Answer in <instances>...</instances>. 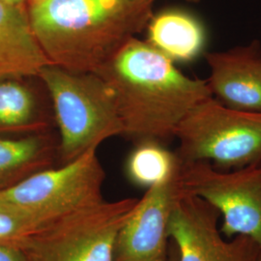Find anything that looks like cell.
Masks as SVG:
<instances>
[{"mask_svg":"<svg viewBox=\"0 0 261 261\" xmlns=\"http://www.w3.org/2000/svg\"><path fill=\"white\" fill-rule=\"evenodd\" d=\"M178 180L182 193L203 199L222 215V234L248 236L261 249V163L227 171L208 162L180 161Z\"/></svg>","mask_w":261,"mask_h":261,"instance_id":"obj_7","label":"cell"},{"mask_svg":"<svg viewBox=\"0 0 261 261\" xmlns=\"http://www.w3.org/2000/svg\"><path fill=\"white\" fill-rule=\"evenodd\" d=\"M188 2H192V3H198L200 0H186Z\"/></svg>","mask_w":261,"mask_h":261,"instance_id":"obj_20","label":"cell"},{"mask_svg":"<svg viewBox=\"0 0 261 261\" xmlns=\"http://www.w3.org/2000/svg\"><path fill=\"white\" fill-rule=\"evenodd\" d=\"M173 253H174V254H171L170 256H168L167 261H177V259H176V253H175V250H174V252H173Z\"/></svg>","mask_w":261,"mask_h":261,"instance_id":"obj_19","label":"cell"},{"mask_svg":"<svg viewBox=\"0 0 261 261\" xmlns=\"http://www.w3.org/2000/svg\"><path fill=\"white\" fill-rule=\"evenodd\" d=\"M105 179L97 149H92L71 163L0 189V200L47 223L102 201Z\"/></svg>","mask_w":261,"mask_h":261,"instance_id":"obj_6","label":"cell"},{"mask_svg":"<svg viewBox=\"0 0 261 261\" xmlns=\"http://www.w3.org/2000/svg\"><path fill=\"white\" fill-rule=\"evenodd\" d=\"M0 261H28V259L19 248L0 245Z\"/></svg>","mask_w":261,"mask_h":261,"instance_id":"obj_17","label":"cell"},{"mask_svg":"<svg viewBox=\"0 0 261 261\" xmlns=\"http://www.w3.org/2000/svg\"><path fill=\"white\" fill-rule=\"evenodd\" d=\"M47 64L30 28L27 5L0 0V80L38 75Z\"/></svg>","mask_w":261,"mask_h":261,"instance_id":"obj_12","label":"cell"},{"mask_svg":"<svg viewBox=\"0 0 261 261\" xmlns=\"http://www.w3.org/2000/svg\"><path fill=\"white\" fill-rule=\"evenodd\" d=\"M181 162H208L221 170L261 163V112L228 108L214 97L197 103L175 132Z\"/></svg>","mask_w":261,"mask_h":261,"instance_id":"obj_4","label":"cell"},{"mask_svg":"<svg viewBox=\"0 0 261 261\" xmlns=\"http://www.w3.org/2000/svg\"><path fill=\"white\" fill-rule=\"evenodd\" d=\"M220 213L203 199L182 193L168 220V239L177 261H256L260 247L245 235L224 240L219 229Z\"/></svg>","mask_w":261,"mask_h":261,"instance_id":"obj_8","label":"cell"},{"mask_svg":"<svg viewBox=\"0 0 261 261\" xmlns=\"http://www.w3.org/2000/svg\"><path fill=\"white\" fill-rule=\"evenodd\" d=\"M256 261H261V252H260V255H259V257H258V259Z\"/></svg>","mask_w":261,"mask_h":261,"instance_id":"obj_22","label":"cell"},{"mask_svg":"<svg viewBox=\"0 0 261 261\" xmlns=\"http://www.w3.org/2000/svg\"><path fill=\"white\" fill-rule=\"evenodd\" d=\"M176 153L157 140L139 141L126 162V174L137 186L149 189L172 177L179 168Z\"/></svg>","mask_w":261,"mask_h":261,"instance_id":"obj_15","label":"cell"},{"mask_svg":"<svg viewBox=\"0 0 261 261\" xmlns=\"http://www.w3.org/2000/svg\"><path fill=\"white\" fill-rule=\"evenodd\" d=\"M45 224L0 200V245L21 249L29 237Z\"/></svg>","mask_w":261,"mask_h":261,"instance_id":"obj_16","label":"cell"},{"mask_svg":"<svg viewBox=\"0 0 261 261\" xmlns=\"http://www.w3.org/2000/svg\"><path fill=\"white\" fill-rule=\"evenodd\" d=\"M156 0L27 2L33 35L50 64L97 73L147 27Z\"/></svg>","mask_w":261,"mask_h":261,"instance_id":"obj_2","label":"cell"},{"mask_svg":"<svg viewBox=\"0 0 261 261\" xmlns=\"http://www.w3.org/2000/svg\"><path fill=\"white\" fill-rule=\"evenodd\" d=\"M178 170L138 199L117 235L114 261H167L168 220L181 194Z\"/></svg>","mask_w":261,"mask_h":261,"instance_id":"obj_9","label":"cell"},{"mask_svg":"<svg viewBox=\"0 0 261 261\" xmlns=\"http://www.w3.org/2000/svg\"><path fill=\"white\" fill-rule=\"evenodd\" d=\"M47 87L59 130L60 166L97 149L103 140L123 136L114 92L96 73H84L47 64L40 73Z\"/></svg>","mask_w":261,"mask_h":261,"instance_id":"obj_3","label":"cell"},{"mask_svg":"<svg viewBox=\"0 0 261 261\" xmlns=\"http://www.w3.org/2000/svg\"><path fill=\"white\" fill-rule=\"evenodd\" d=\"M146 29V41L173 62L193 61L204 50V25L185 10L171 8L153 14Z\"/></svg>","mask_w":261,"mask_h":261,"instance_id":"obj_14","label":"cell"},{"mask_svg":"<svg viewBox=\"0 0 261 261\" xmlns=\"http://www.w3.org/2000/svg\"><path fill=\"white\" fill-rule=\"evenodd\" d=\"M35 1H41V0H28V2H35Z\"/></svg>","mask_w":261,"mask_h":261,"instance_id":"obj_21","label":"cell"},{"mask_svg":"<svg viewBox=\"0 0 261 261\" xmlns=\"http://www.w3.org/2000/svg\"><path fill=\"white\" fill-rule=\"evenodd\" d=\"M58 141L51 130L0 135V189L53 168L58 158Z\"/></svg>","mask_w":261,"mask_h":261,"instance_id":"obj_13","label":"cell"},{"mask_svg":"<svg viewBox=\"0 0 261 261\" xmlns=\"http://www.w3.org/2000/svg\"><path fill=\"white\" fill-rule=\"evenodd\" d=\"M55 114L39 75L0 80V135H24L53 129Z\"/></svg>","mask_w":261,"mask_h":261,"instance_id":"obj_11","label":"cell"},{"mask_svg":"<svg viewBox=\"0 0 261 261\" xmlns=\"http://www.w3.org/2000/svg\"><path fill=\"white\" fill-rule=\"evenodd\" d=\"M96 74L112 87L130 140H167L197 103L213 97L205 80L183 74L174 62L137 37Z\"/></svg>","mask_w":261,"mask_h":261,"instance_id":"obj_1","label":"cell"},{"mask_svg":"<svg viewBox=\"0 0 261 261\" xmlns=\"http://www.w3.org/2000/svg\"><path fill=\"white\" fill-rule=\"evenodd\" d=\"M137 198L102 201L42 225L21 247L28 261H114L117 235Z\"/></svg>","mask_w":261,"mask_h":261,"instance_id":"obj_5","label":"cell"},{"mask_svg":"<svg viewBox=\"0 0 261 261\" xmlns=\"http://www.w3.org/2000/svg\"><path fill=\"white\" fill-rule=\"evenodd\" d=\"M204 56L210 68L206 81L216 100L235 110L261 112L259 41L223 51H208Z\"/></svg>","mask_w":261,"mask_h":261,"instance_id":"obj_10","label":"cell"},{"mask_svg":"<svg viewBox=\"0 0 261 261\" xmlns=\"http://www.w3.org/2000/svg\"><path fill=\"white\" fill-rule=\"evenodd\" d=\"M2 1L10 4H15V5H27V2H28V0H2Z\"/></svg>","mask_w":261,"mask_h":261,"instance_id":"obj_18","label":"cell"}]
</instances>
